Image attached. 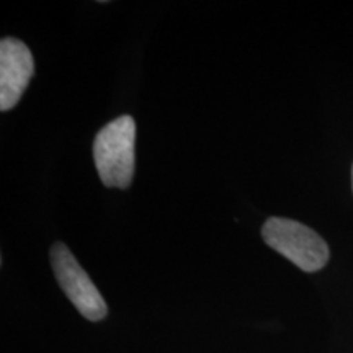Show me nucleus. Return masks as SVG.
<instances>
[{"mask_svg": "<svg viewBox=\"0 0 353 353\" xmlns=\"http://www.w3.org/2000/svg\"><path fill=\"white\" fill-rule=\"evenodd\" d=\"M136 123L130 114L110 121L94 141V159L101 183L108 188H128L134 175Z\"/></svg>", "mask_w": 353, "mask_h": 353, "instance_id": "obj_1", "label": "nucleus"}, {"mask_svg": "<svg viewBox=\"0 0 353 353\" xmlns=\"http://www.w3.org/2000/svg\"><path fill=\"white\" fill-rule=\"evenodd\" d=\"M262 237L270 249L276 250L303 272L314 273L329 262V247L325 241L294 219L270 218L262 228Z\"/></svg>", "mask_w": 353, "mask_h": 353, "instance_id": "obj_2", "label": "nucleus"}, {"mask_svg": "<svg viewBox=\"0 0 353 353\" xmlns=\"http://www.w3.org/2000/svg\"><path fill=\"white\" fill-rule=\"evenodd\" d=\"M51 265L57 283L85 319L97 322L107 316L108 307L94 281L79 265L72 252L63 242L51 247Z\"/></svg>", "mask_w": 353, "mask_h": 353, "instance_id": "obj_3", "label": "nucleus"}, {"mask_svg": "<svg viewBox=\"0 0 353 353\" xmlns=\"http://www.w3.org/2000/svg\"><path fill=\"white\" fill-rule=\"evenodd\" d=\"M34 74L32 51L17 38L0 41V110L8 112L19 103Z\"/></svg>", "mask_w": 353, "mask_h": 353, "instance_id": "obj_4", "label": "nucleus"}, {"mask_svg": "<svg viewBox=\"0 0 353 353\" xmlns=\"http://www.w3.org/2000/svg\"><path fill=\"white\" fill-rule=\"evenodd\" d=\"M352 190H353V167H352Z\"/></svg>", "mask_w": 353, "mask_h": 353, "instance_id": "obj_5", "label": "nucleus"}]
</instances>
